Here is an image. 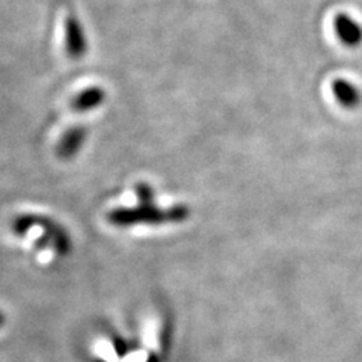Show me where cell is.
<instances>
[{"label":"cell","mask_w":362,"mask_h":362,"mask_svg":"<svg viewBox=\"0 0 362 362\" xmlns=\"http://www.w3.org/2000/svg\"><path fill=\"white\" fill-rule=\"evenodd\" d=\"M190 210L185 204H177L173 209L162 210L154 204H139L134 209H115L107 214V219L115 226H133V225H158L168 222H183L189 218Z\"/></svg>","instance_id":"1"},{"label":"cell","mask_w":362,"mask_h":362,"mask_svg":"<svg viewBox=\"0 0 362 362\" xmlns=\"http://www.w3.org/2000/svg\"><path fill=\"white\" fill-rule=\"evenodd\" d=\"M65 52L68 58L74 61L82 59L88 53V40L81 20L74 14L65 18Z\"/></svg>","instance_id":"2"},{"label":"cell","mask_w":362,"mask_h":362,"mask_svg":"<svg viewBox=\"0 0 362 362\" xmlns=\"http://www.w3.org/2000/svg\"><path fill=\"white\" fill-rule=\"evenodd\" d=\"M332 25L338 41L346 47L354 49L362 44V26L354 17L346 13H339L334 17Z\"/></svg>","instance_id":"3"},{"label":"cell","mask_w":362,"mask_h":362,"mask_svg":"<svg viewBox=\"0 0 362 362\" xmlns=\"http://www.w3.org/2000/svg\"><path fill=\"white\" fill-rule=\"evenodd\" d=\"M86 136L88 129L83 126H74L71 129H68L61 138L58 148H56L58 157L62 158V160H71V158L81 151L83 142L86 141Z\"/></svg>","instance_id":"4"},{"label":"cell","mask_w":362,"mask_h":362,"mask_svg":"<svg viewBox=\"0 0 362 362\" xmlns=\"http://www.w3.org/2000/svg\"><path fill=\"white\" fill-rule=\"evenodd\" d=\"M37 225L42 226L49 243H52V246L56 249V252H59V255H66L71 251L70 237H68V234L64 231L62 226H59L52 219L40 218V216H38Z\"/></svg>","instance_id":"5"},{"label":"cell","mask_w":362,"mask_h":362,"mask_svg":"<svg viewBox=\"0 0 362 362\" xmlns=\"http://www.w3.org/2000/svg\"><path fill=\"white\" fill-rule=\"evenodd\" d=\"M105 100H106V90L100 86H93V88L83 89L82 93H78L71 100L70 107L77 113H85L100 107L105 103Z\"/></svg>","instance_id":"6"},{"label":"cell","mask_w":362,"mask_h":362,"mask_svg":"<svg viewBox=\"0 0 362 362\" xmlns=\"http://www.w3.org/2000/svg\"><path fill=\"white\" fill-rule=\"evenodd\" d=\"M332 94L339 106L346 109H355L361 105V90L346 78H335L331 85Z\"/></svg>","instance_id":"7"},{"label":"cell","mask_w":362,"mask_h":362,"mask_svg":"<svg viewBox=\"0 0 362 362\" xmlns=\"http://www.w3.org/2000/svg\"><path fill=\"white\" fill-rule=\"evenodd\" d=\"M38 216H33V214H20L13 222V231L17 235H25L30 228L37 225Z\"/></svg>","instance_id":"8"},{"label":"cell","mask_w":362,"mask_h":362,"mask_svg":"<svg viewBox=\"0 0 362 362\" xmlns=\"http://www.w3.org/2000/svg\"><path fill=\"white\" fill-rule=\"evenodd\" d=\"M136 194H138V198H139L141 204H153L154 192L148 185L139 183L138 186H136Z\"/></svg>","instance_id":"9"},{"label":"cell","mask_w":362,"mask_h":362,"mask_svg":"<svg viewBox=\"0 0 362 362\" xmlns=\"http://www.w3.org/2000/svg\"><path fill=\"white\" fill-rule=\"evenodd\" d=\"M5 325V314L0 311V327H2Z\"/></svg>","instance_id":"10"},{"label":"cell","mask_w":362,"mask_h":362,"mask_svg":"<svg viewBox=\"0 0 362 362\" xmlns=\"http://www.w3.org/2000/svg\"><path fill=\"white\" fill-rule=\"evenodd\" d=\"M146 362H158V358H157L156 355H151V356L148 358V361H146Z\"/></svg>","instance_id":"11"}]
</instances>
